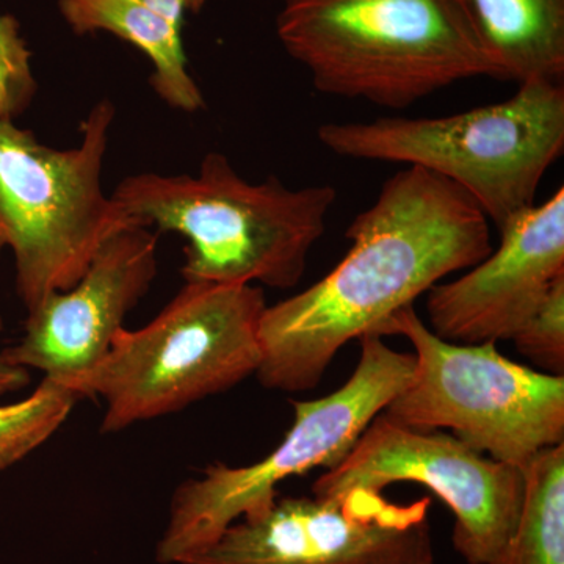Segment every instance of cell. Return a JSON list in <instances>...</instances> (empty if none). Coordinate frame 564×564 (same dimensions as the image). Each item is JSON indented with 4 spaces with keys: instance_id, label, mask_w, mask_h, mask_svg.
I'll list each match as a JSON object with an SVG mask.
<instances>
[{
    "instance_id": "e0dca14e",
    "label": "cell",
    "mask_w": 564,
    "mask_h": 564,
    "mask_svg": "<svg viewBox=\"0 0 564 564\" xmlns=\"http://www.w3.org/2000/svg\"><path fill=\"white\" fill-rule=\"evenodd\" d=\"M516 348L545 373L564 375V274L511 337Z\"/></svg>"
},
{
    "instance_id": "7c38bea8",
    "label": "cell",
    "mask_w": 564,
    "mask_h": 564,
    "mask_svg": "<svg viewBox=\"0 0 564 564\" xmlns=\"http://www.w3.org/2000/svg\"><path fill=\"white\" fill-rule=\"evenodd\" d=\"M500 245L429 293V328L454 344L511 340L564 274V188L505 223Z\"/></svg>"
},
{
    "instance_id": "9a60e30c",
    "label": "cell",
    "mask_w": 564,
    "mask_h": 564,
    "mask_svg": "<svg viewBox=\"0 0 564 564\" xmlns=\"http://www.w3.org/2000/svg\"><path fill=\"white\" fill-rule=\"evenodd\" d=\"M524 477L521 518L492 564H564V444L534 456Z\"/></svg>"
},
{
    "instance_id": "3957f363",
    "label": "cell",
    "mask_w": 564,
    "mask_h": 564,
    "mask_svg": "<svg viewBox=\"0 0 564 564\" xmlns=\"http://www.w3.org/2000/svg\"><path fill=\"white\" fill-rule=\"evenodd\" d=\"M276 32L315 90L386 109L499 79L458 0H282Z\"/></svg>"
},
{
    "instance_id": "2e32d148",
    "label": "cell",
    "mask_w": 564,
    "mask_h": 564,
    "mask_svg": "<svg viewBox=\"0 0 564 564\" xmlns=\"http://www.w3.org/2000/svg\"><path fill=\"white\" fill-rule=\"evenodd\" d=\"M79 400L66 386L43 378L28 399L0 404V474L47 443Z\"/></svg>"
},
{
    "instance_id": "52a82bcc",
    "label": "cell",
    "mask_w": 564,
    "mask_h": 564,
    "mask_svg": "<svg viewBox=\"0 0 564 564\" xmlns=\"http://www.w3.org/2000/svg\"><path fill=\"white\" fill-rule=\"evenodd\" d=\"M414 367V352L393 350L377 334L362 336L361 358L350 380L322 399L292 402V429L265 458L240 467L215 463L180 485L155 560L187 563L236 522L269 511L282 481L315 467L333 469L410 384Z\"/></svg>"
},
{
    "instance_id": "4fadbf2b",
    "label": "cell",
    "mask_w": 564,
    "mask_h": 564,
    "mask_svg": "<svg viewBox=\"0 0 564 564\" xmlns=\"http://www.w3.org/2000/svg\"><path fill=\"white\" fill-rule=\"evenodd\" d=\"M497 77H564V0H458Z\"/></svg>"
},
{
    "instance_id": "30bf717a",
    "label": "cell",
    "mask_w": 564,
    "mask_h": 564,
    "mask_svg": "<svg viewBox=\"0 0 564 564\" xmlns=\"http://www.w3.org/2000/svg\"><path fill=\"white\" fill-rule=\"evenodd\" d=\"M430 505L426 496L395 503L369 491L278 497L185 564H434Z\"/></svg>"
},
{
    "instance_id": "277c9868",
    "label": "cell",
    "mask_w": 564,
    "mask_h": 564,
    "mask_svg": "<svg viewBox=\"0 0 564 564\" xmlns=\"http://www.w3.org/2000/svg\"><path fill=\"white\" fill-rule=\"evenodd\" d=\"M317 139L343 158L404 163L454 182L500 229L534 206L563 154L564 87L524 82L502 102L448 117L326 122Z\"/></svg>"
},
{
    "instance_id": "8992f818",
    "label": "cell",
    "mask_w": 564,
    "mask_h": 564,
    "mask_svg": "<svg viewBox=\"0 0 564 564\" xmlns=\"http://www.w3.org/2000/svg\"><path fill=\"white\" fill-rule=\"evenodd\" d=\"M115 115L113 104L101 99L70 150L46 147L0 118V252H13L28 313L51 293L73 288L111 237L137 225L102 191Z\"/></svg>"
},
{
    "instance_id": "6da1fadb",
    "label": "cell",
    "mask_w": 564,
    "mask_h": 564,
    "mask_svg": "<svg viewBox=\"0 0 564 564\" xmlns=\"http://www.w3.org/2000/svg\"><path fill=\"white\" fill-rule=\"evenodd\" d=\"M345 237L350 250L332 272L263 311L256 372L263 388L311 391L344 345L378 334L445 276L473 269L492 251L478 204L417 166L389 177Z\"/></svg>"
},
{
    "instance_id": "5b68a950",
    "label": "cell",
    "mask_w": 564,
    "mask_h": 564,
    "mask_svg": "<svg viewBox=\"0 0 564 564\" xmlns=\"http://www.w3.org/2000/svg\"><path fill=\"white\" fill-rule=\"evenodd\" d=\"M262 289L185 282L154 321L122 328L101 362L66 386L106 403L102 433L229 391L261 364Z\"/></svg>"
},
{
    "instance_id": "ba28073f",
    "label": "cell",
    "mask_w": 564,
    "mask_h": 564,
    "mask_svg": "<svg viewBox=\"0 0 564 564\" xmlns=\"http://www.w3.org/2000/svg\"><path fill=\"white\" fill-rule=\"evenodd\" d=\"M395 334L413 345L415 367L383 411L392 422L451 430L480 454L522 470L540 452L564 444V377L511 361L496 343H447L414 306L393 314L377 336Z\"/></svg>"
},
{
    "instance_id": "5bb4252c",
    "label": "cell",
    "mask_w": 564,
    "mask_h": 564,
    "mask_svg": "<svg viewBox=\"0 0 564 564\" xmlns=\"http://www.w3.org/2000/svg\"><path fill=\"white\" fill-rule=\"evenodd\" d=\"M63 20L76 35L109 32L150 58L151 87L173 109L202 110L204 96L187 69L181 28L143 0H61Z\"/></svg>"
},
{
    "instance_id": "9c48e42d",
    "label": "cell",
    "mask_w": 564,
    "mask_h": 564,
    "mask_svg": "<svg viewBox=\"0 0 564 564\" xmlns=\"http://www.w3.org/2000/svg\"><path fill=\"white\" fill-rule=\"evenodd\" d=\"M417 484L455 518L454 545L467 564H492L513 536L524 505V470L496 462L462 440L421 432L377 415L343 462L313 485L317 499L351 491L383 492Z\"/></svg>"
},
{
    "instance_id": "8fae6325",
    "label": "cell",
    "mask_w": 564,
    "mask_h": 564,
    "mask_svg": "<svg viewBox=\"0 0 564 564\" xmlns=\"http://www.w3.org/2000/svg\"><path fill=\"white\" fill-rule=\"evenodd\" d=\"M158 237L139 225L111 237L73 288L29 311L6 358L61 384L95 369L158 276Z\"/></svg>"
},
{
    "instance_id": "ac0fdd59",
    "label": "cell",
    "mask_w": 564,
    "mask_h": 564,
    "mask_svg": "<svg viewBox=\"0 0 564 564\" xmlns=\"http://www.w3.org/2000/svg\"><path fill=\"white\" fill-rule=\"evenodd\" d=\"M31 58L17 20L0 14V118L14 120L31 104L36 91Z\"/></svg>"
},
{
    "instance_id": "7a4b0ae2",
    "label": "cell",
    "mask_w": 564,
    "mask_h": 564,
    "mask_svg": "<svg viewBox=\"0 0 564 564\" xmlns=\"http://www.w3.org/2000/svg\"><path fill=\"white\" fill-rule=\"evenodd\" d=\"M111 198L144 228L184 237L185 282L292 289L325 234L333 185L289 188L276 177L251 184L220 152L196 174L124 177Z\"/></svg>"
},
{
    "instance_id": "d6986e66",
    "label": "cell",
    "mask_w": 564,
    "mask_h": 564,
    "mask_svg": "<svg viewBox=\"0 0 564 564\" xmlns=\"http://www.w3.org/2000/svg\"><path fill=\"white\" fill-rule=\"evenodd\" d=\"M3 329V322L0 318V332ZM31 373L24 367L17 366L6 358L3 351H0V399L9 393L21 391L31 384Z\"/></svg>"
}]
</instances>
